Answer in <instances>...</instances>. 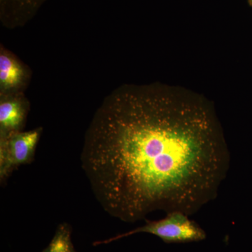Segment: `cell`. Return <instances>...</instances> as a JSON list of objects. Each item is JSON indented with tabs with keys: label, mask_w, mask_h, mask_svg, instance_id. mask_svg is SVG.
I'll return each instance as SVG.
<instances>
[{
	"label": "cell",
	"mask_w": 252,
	"mask_h": 252,
	"mask_svg": "<svg viewBox=\"0 0 252 252\" xmlns=\"http://www.w3.org/2000/svg\"><path fill=\"white\" fill-rule=\"evenodd\" d=\"M81 160L102 208L132 223L157 210L198 212L216 198L230 157L205 104L131 86L113 91L94 113Z\"/></svg>",
	"instance_id": "cell-1"
},
{
	"label": "cell",
	"mask_w": 252,
	"mask_h": 252,
	"mask_svg": "<svg viewBox=\"0 0 252 252\" xmlns=\"http://www.w3.org/2000/svg\"><path fill=\"white\" fill-rule=\"evenodd\" d=\"M144 233L155 235L165 243H188L203 241L206 238V233L189 215L182 212L167 214L165 218L158 220H146L145 225L138 227L123 234L103 240L94 242V246L106 245L120 239Z\"/></svg>",
	"instance_id": "cell-2"
},
{
	"label": "cell",
	"mask_w": 252,
	"mask_h": 252,
	"mask_svg": "<svg viewBox=\"0 0 252 252\" xmlns=\"http://www.w3.org/2000/svg\"><path fill=\"white\" fill-rule=\"evenodd\" d=\"M41 129L16 132L0 142V178L4 180L15 169L29 163L34 157Z\"/></svg>",
	"instance_id": "cell-3"
},
{
	"label": "cell",
	"mask_w": 252,
	"mask_h": 252,
	"mask_svg": "<svg viewBox=\"0 0 252 252\" xmlns=\"http://www.w3.org/2000/svg\"><path fill=\"white\" fill-rule=\"evenodd\" d=\"M26 110L20 101L1 99L0 103V127L1 138L19 132L23 125Z\"/></svg>",
	"instance_id": "cell-4"
},
{
	"label": "cell",
	"mask_w": 252,
	"mask_h": 252,
	"mask_svg": "<svg viewBox=\"0 0 252 252\" xmlns=\"http://www.w3.org/2000/svg\"><path fill=\"white\" fill-rule=\"evenodd\" d=\"M44 0H1L3 17L7 23H20L26 21L33 11L38 9Z\"/></svg>",
	"instance_id": "cell-5"
},
{
	"label": "cell",
	"mask_w": 252,
	"mask_h": 252,
	"mask_svg": "<svg viewBox=\"0 0 252 252\" xmlns=\"http://www.w3.org/2000/svg\"><path fill=\"white\" fill-rule=\"evenodd\" d=\"M23 70L17 61L1 52L0 55V84L1 89H11L17 86L23 78Z\"/></svg>",
	"instance_id": "cell-6"
},
{
	"label": "cell",
	"mask_w": 252,
	"mask_h": 252,
	"mask_svg": "<svg viewBox=\"0 0 252 252\" xmlns=\"http://www.w3.org/2000/svg\"><path fill=\"white\" fill-rule=\"evenodd\" d=\"M72 230L67 223L60 224L54 238L42 252H77L71 238Z\"/></svg>",
	"instance_id": "cell-7"
}]
</instances>
